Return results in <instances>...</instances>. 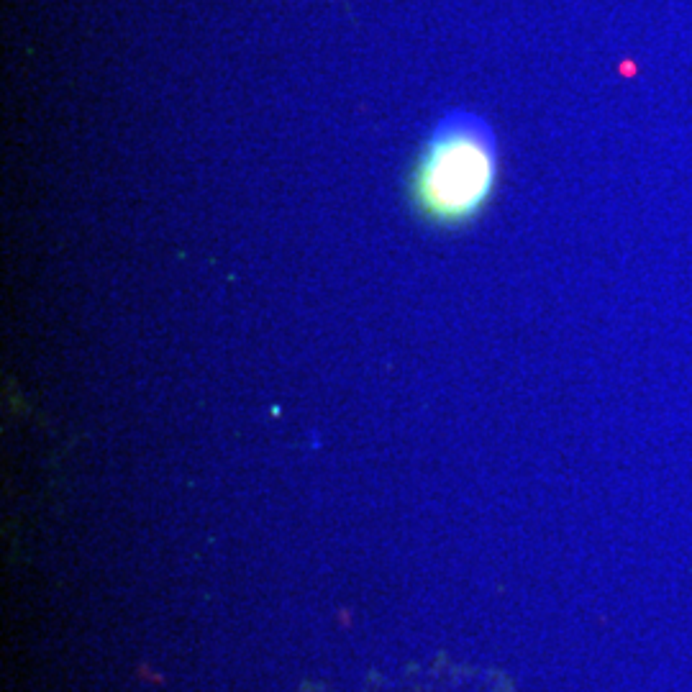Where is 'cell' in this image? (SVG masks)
I'll return each mask as SVG.
<instances>
[{
    "instance_id": "obj_1",
    "label": "cell",
    "mask_w": 692,
    "mask_h": 692,
    "mask_svg": "<svg viewBox=\"0 0 692 692\" xmlns=\"http://www.w3.org/2000/svg\"><path fill=\"white\" fill-rule=\"evenodd\" d=\"M495 131L472 110H451L433 126L410 177L418 213L441 228H462L488 211L497 190Z\"/></svg>"
}]
</instances>
